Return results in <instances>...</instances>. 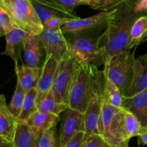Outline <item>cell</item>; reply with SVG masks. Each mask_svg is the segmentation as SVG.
<instances>
[{
  "mask_svg": "<svg viewBox=\"0 0 147 147\" xmlns=\"http://www.w3.org/2000/svg\"><path fill=\"white\" fill-rule=\"evenodd\" d=\"M134 7L133 4L123 2L114 9L108 19L106 30L96 41L104 63L113 55L131 50V31L134 23L140 16L147 14L135 12Z\"/></svg>",
  "mask_w": 147,
  "mask_h": 147,
  "instance_id": "cell-1",
  "label": "cell"
},
{
  "mask_svg": "<svg viewBox=\"0 0 147 147\" xmlns=\"http://www.w3.org/2000/svg\"><path fill=\"white\" fill-rule=\"evenodd\" d=\"M104 70L93 65H79L69 97L68 107L84 113L90 98L106 85Z\"/></svg>",
  "mask_w": 147,
  "mask_h": 147,
  "instance_id": "cell-2",
  "label": "cell"
},
{
  "mask_svg": "<svg viewBox=\"0 0 147 147\" xmlns=\"http://www.w3.org/2000/svg\"><path fill=\"white\" fill-rule=\"evenodd\" d=\"M134 53L131 50L121 52L106 59L104 63L106 78L110 79L120 90L123 96H126L134 76Z\"/></svg>",
  "mask_w": 147,
  "mask_h": 147,
  "instance_id": "cell-3",
  "label": "cell"
},
{
  "mask_svg": "<svg viewBox=\"0 0 147 147\" xmlns=\"http://www.w3.org/2000/svg\"><path fill=\"white\" fill-rule=\"evenodd\" d=\"M0 6L14 24L27 33L40 34L44 25L30 0H0Z\"/></svg>",
  "mask_w": 147,
  "mask_h": 147,
  "instance_id": "cell-4",
  "label": "cell"
},
{
  "mask_svg": "<svg viewBox=\"0 0 147 147\" xmlns=\"http://www.w3.org/2000/svg\"><path fill=\"white\" fill-rule=\"evenodd\" d=\"M100 134L113 147H120L126 142L123 126V109L116 108L103 100L99 122Z\"/></svg>",
  "mask_w": 147,
  "mask_h": 147,
  "instance_id": "cell-5",
  "label": "cell"
},
{
  "mask_svg": "<svg viewBox=\"0 0 147 147\" xmlns=\"http://www.w3.org/2000/svg\"><path fill=\"white\" fill-rule=\"evenodd\" d=\"M79 65L68 53L58 63L52 91L59 103L68 106L70 90Z\"/></svg>",
  "mask_w": 147,
  "mask_h": 147,
  "instance_id": "cell-6",
  "label": "cell"
},
{
  "mask_svg": "<svg viewBox=\"0 0 147 147\" xmlns=\"http://www.w3.org/2000/svg\"><path fill=\"white\" fill-rule=\"evenodd\" d=\"M69 43L68 53L80 65H104L103 55L97 43L86 37H77Z\"/></svg>",
  "mask_w": 147,
  "mask_h": 147,
  "instance_id": "cell-7",
  "label": "cell"
},
{
  "mask_svg": "<svg viewBox=\"0 0 147 147\" xmlns=\"http://www.w3.org/2000/svg\"><path fill=\"white\" fill-rule=\"evenodd\" d=\"M45 55H51L60 62L68 53L69 43L61 29L53 30L45 27L39 34Z\"/></svg>",
  "mask_w": 147,
  "mask_h": 147,
  "instance_id": "cell-8",
  "label": "cell"
},
{
  "mask_svg": "<svg viewBox=\"0 0 147 147\" xmlns=\"http://www.w3.org/2000/svg\"><path fill=\"white\" fill-rule=\"evenodd\" d=\"M63 113L58 147H63L76 134L86 129L84 113L70 107Z\"/></svg>",
  "mask_w": 147,
  "mask_h": 147,
  "instance_id": "cell-9",
  "label": "cell"
},
{
  "mask_svg": "<svg viewBox=\"0 0 147 147\" xmlns=\"http://www.w3.org/2000/svg\"><path fill=\"white\" fill-rule=\"evenodd\" d=\"M104 98L105 86L96 92L88 104L84 113L86 136L93 134H100V129H99V122H100L102 106Z\"/></svg>",
  "mask_w": 147,
  "mask_h": 147,
  "instance_id": "cell-10",
  "label": "cell"
},
{
  "mask_svg": "<svg viewBox=\"0 0 147 147\" xmlns=\"http://www.w3.org/2000/svg\"><path fill=\"white\" fill-rule=\"evenodd\" d=\"M113 10L111 11H102L97 14L86 17V18H78L77 20H70L61 27L63 33L65 34H78L83 31L96 27L101 24H106L109 17L113 12Z\"/></svg>",
  "mask_w": 147,
  "mask_h": 147,
  "instance_id": "cell-11",
  "label": "cell"
},
{
  "mask_svg": "<svg viewBox=\"0 0 147 147\" xmlns=\"http://www.w3.org/2000/svg\"><path fill=\"white\" fill-rule=\"evenodd\" d=\"M43 50L45 51V49L39 34L27 33L22 50L24 63L31 67H42Z\"/></svg>",
  "mask_w": 147,
  "mask_h": 147,
  "instance_id": "cell-12",
  "label": "cell"
},
{
  "mask_svg": "<svg viewBox=\"0 0 147 147\" xmlns=\"http://www.w3.org/2000/svg\"><path fill=\"white\" fill-rule=\"evenodd\" d=\"M121 108L133 113L142 127H147V88L131 97H123Z\"/></svg>",
  "mask_w": 147,
  "mask_h": 147,
  "instance_id": "cell-13",
  "label": "cell"
},
{
  "mask_svg": "<svg viewBox=\"0 0 147 147\" xmlns=\"http://www.w3.org/2000/svg\"><path fill=\"white\" fill-rule=\"evenodd\" d=\"M58 63L53 56L45 55L42 67L41 76L37 86L38 93L37 99L45 96L52 90Z\"/></svg>",
  "mask_w": 147,
  "mask_h": 147,
  "instance_id": "cell-14",
  "label": "cell"
},
{
  "mask_svg": "<svg viewBox=\"0 0 147 147\" xmlns=\"http://www.w3.org/2000/svg\"><path fill=\"white\" fill-rule=\"evenodd\" d=\"M147 88V54L139 56L134 64V76L126 97H131ZM125 97V96H124Z\"/></svg>",
  "mask_w": 147,
  "mask_h": 147,
  "instance_id": "cell-15",
  "label": "cell"
},
{
  "mask_svg": "<svg viewBox=\"0 0 147 147\" xmlns=\"http://www.w3.org/2000/svg\"><path fill=\"white\" fill-rule=\"evenodd\" d=\"M18 119L11 113L4 95L0 94V136L12 142Z\"/></svg>",
  "mask_w": 147,
  "mask_h": 147,
  "instance_id": "cell-16",
  "label": "cell"
},
{
  "mask_svg": "<svg viewBox=\"0 0 147 147\" xmlns=\"http://www.w3.org/2000/svg\"><path fill=\"white\" fill-rule=\"evenodd\" d=\"M27 32L22 29L17 27L6 34V47L3 54L11 57L17 64L21 59V52L23 50V43Z\"/></svg>",
  "mask_w": 147,
  "mask_h": 147,
  "instance_id": "cell-17",
  "label": "cell"
},
{
  "mask_svg": "<svg viewBox=\"0 0 147 147\" xmlns=\"http://www.w3.org/2000/svg\"><path fill=\"white\" fill-rule=\"evenodd\" d=\"M17 80L27 93L33 88L37 87L42 73V67H31L24 63L22 65L15 64Z\"/></svg>",
  "mask_w": 147,
  "mask_h": 147,
  "instance_id": "cell-18",
  "label": "cell"
},
{
  "mask_svg": "<svg viewBox=\"0 0 147 147\" xmlns=\"http://www.w3.org/2000/svg\"><path fill=\"white\" fill-rule=\"evenodd\" d=\"M40 136L27 122L18 121L12 141L13 147H39Z\"/></svg>",
  "mask_w": 147,
  "mask_h": 147,
  "instance_id": "cell-19",
  "label": "cell"
},
{
  "mask_svg": "<svg viewBox=\"0 0 147 147\" xmlns=\"http://www.w3.org/2000/svg\"><path fill=\"white\" fill-rule=\"evenodd\" d=\"M60 120L59 115L38 110L32 115L27 123L34 131L40 136L45 131L54 128Z\"/></svg>",
  "mask_w": 147,
  "mask_h": 147,
  "instance_id": "cell-20",
  "label": "cell"
},
{
  "mask_svg": "<svg viewBox=\"0 0 147 147\" xmlns=\"http://www.w3.org/2000/svg\"><path fill=\"white\" fill-rule=\"evenodd\" d=\"M37 106L39 111L54 113L59 116L68 107L67 105L57 101L52 90L48 92L45 96L37 99Z\"/></svg>",
  "mask_w": 147,
  "mask_h": 147,
  "instance_id": "cell-21",
  "label": "cell"
},
{
  "mask_svg": "<svg viewBox=\"0 0 147 147\" xmlns=\"http://www.w3.org/2000/svg\"><path fill=\"white\" fill-rule=\"evenodd\" d=\"M37 96L38 93L37 87L33 88L26 93L22 109L18 118V121L27 122L32 115L38 111L37 106Z\"/></svg>",
  "mask_w": 147,
  "mask_h": 147,
  "instance_id": "cell-22",
  "label": "cell"
},
{
  "mask_svg": "<svg viewBox=\"0 0 147 147\" xmlns=\"http://www.w3.org/2000/svg\"><path fill=\"white\" fill-rule=\"evenodd\" d=\"M30 1L32 3L37 15L40 17V20H41L43 24L46 21H47L49 19L54 17H68V18L73 19V20H77V19L80 18L76 14H75V15H70V14H67L65 12H63V11H60L58 9H56L53 8V7H49V6H46L42 4H40V3L34 1V0H30Z\"/></svg>",
  "mask_w": 147,
  "mask_h": 147,
  "instance_id": "cell-23",
  "label": "cell"
},
{
  "mask_svg": "<svg viewBox=\"0 0 147 147\" xmlns=\"http://www.w3.org/2000/svg\"><path fill=\"white\" fill-rule=\"evenodd\" d=\"M146 33L147 14L140 16L134 23L131 31V50L143 43V39Z\"/></svg>",
  "mask_w": 147,
  "mask_h": 147,
  "instance_id": "cell-24",
  "label": "cell"
},
{
  "mask_svg": "<svg viewBox=\"0 0 147 147\" xmlns=\"http://www.w3.org/2000/svg\"><path fill=\"white\" fill-rule=\"evenodd\" d=\"M123 126L125 136L127 141L139 136L143 129L139 119L133 113L125 109H123Z\"/></svg>",
  "mask_w": 147,
  "mask_h": 147,
  "instance_id": "cell-25",
  "label": "cell"
},
{
  "mask_svg": "<svg viewBox=\"0 0 147 147\" xmlns=\"http://www.w3.org/2000/svg\"><path fill=\"white\" fill-rule=\"evenodd\" d=\"M123 95L121 93L119 88L110 80L106 78L105 86V100L116 108L122 107Z\"/></svg>",
  "mask_w": 147,
  "mask_h": 147,
  "instance_id": "cell-26",
  "label": "cell"
},
{
  "mask_svg": "<svg viewBox=\"0 0 147 147\" xmlns=\"http://www.w3.org/2000/svg\"><path fill=\"white\" fill-rule=\"evenodd\" d=\"M26 92L20 85L19 80H17V84H16L15 90L13 94L12 98L10 101L8 107L10 111L13 115L18 119L20 113H21L22 109L23 103H24V98H25Z\"/></svg>",
  "mask_w": 147,
  "mask_h": 147,
  "instance_id": "cell-27",
  "label": "cell"
},
{
  "mask_svg": "<svg viewBox=\"0 0 147 147\" xmlns=\"http://www.w3.org/2000/svg\"><path fill=\"white\" fill-rule=\"evenodd\" d=\"M125 2V0H88V6L93 9L111 11Z\"/></svg>",
  "mask_w": 147,
  "mask_h": 147,
  "instance_id": "cell-28",
  "label": "cell"
},
{
  "mask_svg": "<svg viewBox=\"0 0 147 147\" xmlns=\"http://www.w3.org/2000/svg\"><path fill=\"white\" fill-rule=\"evenodd\" d=\"M17 27L8 13L0 6V37L5 36L6 34Z\"/></svg>",
  "mask_w": 147,
  "mask_h": 147,
  "instance_id": "cell-29",
  "label": "cell"
},
{
  "mask_svg": "<svg viewBox=\"0 0 147 147\" xmlns=\"http://www.w3.org/2000/svg\"><path fill=\"white\" fill-rule=\"evenodd\" d=\"M39 147H58L53 128L47 129L41 134L39 139Z\"/></svg>",
  "mask_w": 147,
  "mask_h": 147,
  "instance_id": "cell-30",
  "label": "cell"
},
{
  "mask_svg": "<svg viewBox=\"0 0 147 147\" xmlns=\"http://www.w3.org/2000/svg\"><path fill=\"white\" fill-rule=\"evenodd\" d=\"M106 141L100 134H90L85 137L80 147H104Z\"/></svg>",
  "mask_w": 147,
  "mask_h": 147,
  "instance_id": "cell-31",
  "label": "cell"
},
{
  "mask_svg": "<svg viewBox=\"0 0 147 147\" xmlns=\"http://www.w3.org/2000/svg\"><path fill=\"white\" fill-rule=\"evenodd\" d=\"M70 20H73V19L68 18V17H54L49 19L43 24V25L45 27H47V28L58 30V29H61V27Z\"/></svg>",
  "mask_w": 147,
  "mask_h": 147,
  "instance_id": "cell-32",
  "label": "cell"
},
{
  "mask_svg": "<svg viewBox=\"0 0 147 147\" xmlns=\"http://www.w3.org/2000/svg\"><path fill=\"white\" fill-rule=\"evenodd\" d=\"M57 2L64 9L73 12L75 8L80 5H88V0H57Z\"/></svg>",
  "mask_w": 147,
  "mask_h": 147,
  "instance_id": "cell-33",
  "label": "cell"
},
{
  "mask_svg": "<svg viewBox=\"0 0 147 147\" xmlns=\"http://www.w3.org/2000/svg\"><path fill=\"white\" fill-rule=\"evenodd\" d=\"M86 137L85 131H80L76 134L63 147H80Z\"/></svg>",
  "mask_w": 147,
  "mask_h": 147,
  "instance_id": "cell-34",
  "label": "cell"
},
{
  "mask_svg": "<svg viewBox=\"0 0 147 147\" xmlns=\"http://www.w3.org/2000/svg\"><path fill=\"white\" fill-rule=\"evenodd\" d=\"M34 1H37V2L40 3V4H44V5L49 6V7L56 9H58L60 10V11H63V12H65L67 13V14H70V15H75V14L73 12H70V11H68L67 10H66L65 9L63 8V7L57 2V0H34Z\"/></svg>",
  "mask_w": 147,
  "mask_h": 147,
  "instance_id": "cell-35",
  "label": "cell"
},
{
  "mask_svg": "<svg viewBox=\"0 0 147 147\" xmlns=\"http://www.w3.org/2000/svg\"><path fill=\"white\" fill-rule=\"evenodd\" d=\"M134 10L136 13H146L147 0H138L134 7Z\"/></svg>",
  "mask_w": 147,
  "mask_h": 147,
  "instance_id": "cell-36",
  "label": "cell"
},
{
  "mask_svg": "<svg viewBox=\"0 0 147 147\" xmlns=\"http://www.w3.org/2000/svg\"><path fill=\"white\" fill-rule=\"evenodd\" d=\"M138 137H139V143H142V144L147 146V129L143 128Z\"/></svg>",
  "mask_w": 147,
  "mask_h": 147,
  "instance_id": "cell-37",
  "label": "cell"
},
{
  "mask_svg": "<svg viewBox=\"0 0 147 147\" xmlns=\"http://www.w3.org/2000/svg\"><path fill=\"white\" fill-rule=\"evenodd\" d=\"M0 147H13L12 142L0 136Z\"/></svg>",
  "mask_w": 147,
  "mask_h": 147,
  "instance_id": "cell-38",
  "label": "cell"
},
{
  "mask_svg": "<svg viewBox=\"0 0 147 147\" xmlns=\"http://www.w3.org/2000/svg\"><path fill=\"white\" fill-rule=\"evenodd\" d=\"M138 0H125V2L128 3V4H133V5H135L136 2H137Z\"/></svg>",
  "mask_w": 147,
  "mask_h": 147,
  "instance_id": "cell-39",
  "label": "cell"
},
{
  "mask_svg": "<svg viewBox=\"0 0 147 147\" xmlns=\"http://www.w3.org/2000/svg\"><path fill=\"white\" fill-rule=\"evenodd\" d=\"M120 147H129V141H126V142H124L122 145Z\"/></svg>",
  "mask_w": 147,
  "mask_h": 147,
  "instance_id": "cell-40",
  "label": "cell"
},
{
  "mask_svg": "<svg viewBox=\"0 0 147 147\" xmlns=\"http://www.w3.org/2000/svg\"><path fill=\"white\" fill-rule=\"evenodd\" d=\"M104 147H113V146H112L111 145H110V144H108L107 142H106V144H105Z\"/></svg>",
  "mask_w": 147,
  "mask_h": 147,
  "instance_id": "cell-41",
  "label": "cell"
},
{
  "mask_svg": "<svg viewBox=\"0 0 147 147\" xmlns=\"http://www.w3.org/2000/svg\"><path fill=\"white\" fill-rule=\"evenodd\" d=\"M146 41H147V33H146V35H145V37H144V39H143V43L145 42H146Z\"/></svg>",
  "mask_w": 147,
  "mask_h": 147,
  "instance_id": "cell-42",
  "label": "cell"
},
{
  "mask_svg": "<svg viewBox=\"0 0 147 147\" xmlns=\"http://www.w3.org/2000/svg\"><path fill=\"white\" fill-rule=\"evenodd\" d=\"M146 129H147V127H146Z\"/></svg>",
  "mask_w": 147,
  "mask_h": 147,
  "instance_id": "cell-43",
  "label": "cell"
}]
</instances>
